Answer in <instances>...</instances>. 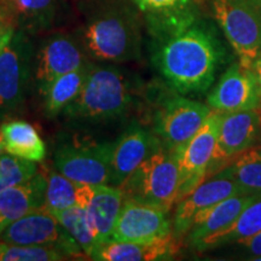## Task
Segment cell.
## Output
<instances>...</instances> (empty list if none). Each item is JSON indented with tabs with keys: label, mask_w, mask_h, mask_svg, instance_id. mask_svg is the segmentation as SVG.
<instances>
[{
	"label": "cell",
	"mask_w": 261,
	"mask_h": 261,
	"mask_svg": "<svg viewBox=\"0 0 261 261\" xmlns=\"http://www.w3.org/2000/svg\"><path fill=\"white\" fill-rule=\"evenodd\" d=\"M15 31L16 29L12 27V25L2 21V23H0V54H2V51L4 50V47L8 45V42L10 41V39L12 38Z\"/></svg>",
	"instance_id": "cell-32"
},
{
	"label": "cell",
	"mask_w": 261,
	"mask_h": 261,
	"mask_svg": "<svg viewBox=\"0 0 261 261\" xmlns=\"http://www.w3.org/2000/svg\"><path fill=\"white\" fill-rule=\"evenodd\" d=\"M2 242L21 246H44L58 249L70 259L86 254L58 219L45 207L16 220L0 236Z\"/></svg>",
	"instance_id": "cell-8"
},
{
	"label": "cell",
	"mask_w": 261,
	"mask_h": 261,
	"mask_svg": "<svg viewBox=\"0 0 261 261\" xmlns=\"http://www.w3.org/2000/svg\"><path fill=\"white\" fill-rule=\"evenodd\" d=\"M163 144L144 127L132 125L113 142L110 185L119 188L137 168Z\"/></svg>",
	"instance_id": "cell-16"
},
{
	"label": "cell",
	"mask_w": 261,
	"mask_h": 261,
	"mask_svg": "<svg viewBox=\"0 0 261 261\" xmlns=\"http://www.w3.org/2000/svg\"><path fill=\"white\" fill-rule=\"evenodd\" d=\"M255 198H257L255 196L238 194L198 213L192 220L190 230L187 233L188 243L192 248L203 238L224 230L233 223L241 212Z\"/></svg>",
	"instance_id": "cell-20"
},
{
	"label": "cell",
	"mask_w": 261,
	"mask_h": 261,
	"mask_svg": "<svg viewBox=\"0 0 261 261\" xmlns=\"http://www.w3.org/2000/svg\"><path fill=\"white\" fill-rule=\"evenodd\" d=\"M260 138L261 113L259 110L223 114L207 177L226 167L242 152L259 145Z\"/></svg>",
	"instance_id": "cell-11"
},
{
	"label": "cell",
	"mask_w": 261,
	"mask_h": 261,
	"mask_svg": "<svg viewBox=\"0 0 261 261\" xmlns=\"http://www.w3.org/2000/svg\"><path fill=\"white\" fill-rule=\"evenodd\" d=\"M5 148H4V140H3V136L2 132H0V158L5 154Z\"/></svg>",
	"instance_id": "cell-34"
},
{
	"label": "cell",
	"mask_w": 261,
	"mask_h": 261,
	"mask_svg": "<svg viewBox=\"0 0 261 261\" xmlns=\"http://www.w3.org/2000/svg\"><path fill=\"white\" fill-rule=\"evenodd\" d=\"M223 114L212 110L201 128L174 151L179 169L177 203L207 178Z\"/></svg>",
	"instance_id": "cell-9"
},
{
	"label": "cell",
	"mask_w": 261,
	"mask_h": 261,
	"mask_svg": "<svg viewBox=\"0 0 261 261\" xmlns=\"http://www.w3.org/2000/svg\"><path fill=\"white\" fill-rule=\"evenodd\" d=\"M237 243L252 256V259L261 260V231L252 237L238 241Z\"/></svg>",
	"instance_id": "cell-31"
},
{
	"label": "cell",
	"mask_w": 261,
	"mask_h": 261,
	"mask_svg": "<svg viewBox=\"0 0 261 261\" xmlns=\"http://www.w3.org/2000/svg\"><path fill=\"white\" fill-rule=\"evenodd\" d=\"M34 55L31 35L15 31L0 54V119L23 107L33 84Z\"/></svg>",
	"instance_id": "cell-6"
},
{
	"label": "cell",
	"mask_w": 261,
	"mask_h": 261,
	"mask_svg": "<svg viewBox=\"0 0 261 261\" xmlns=\"http://www.w3.org/2000/svg\"><path fill=\"white\" fill-rule=\"evenodd\" d=\"M213 10L238 63L252 69L261 57V0H213Z\"/></svg>",
	"instance_id": "cell-5"
},
{
	"label": "cell",
	"mask_w": 261,
	"mask_h": 261,
	"mask_svg": "<svg viewBox=\"0 0 261 261\" xmlns=\"http://www.w3.org/2000/svg\"><path fill=\"white\" fill-rule=\"evenodd\" d=\"M169 212L125 198L112 240L122 242H150L172 234Z\"/></svg>",
	"instance_id": "cell-14"
},
{
	"label": "cell",
	"mask_w": 261,
	"mask_h": 261,
	"mask_svg": "<svg viewBox=\"0 0 261 261\" xmlns=\"http://www.w3.org/2000/svg\"><path fill=\"white\" fill-rule=\"evenodd\" d=\"M37 173V162L17 158L9 152H5L0 158V179L6 185V188L23 184L31 180Z\"/></svg>",
	"instance_id": "cell-29"
},
{
	"label": "cell",
	"mask_w": 261,
	"mask_h": 261,
	"mask_svg": "<svg viewBox=\"0 0 261 261\" xmlns=\"http://www.w3.org/2000/svg\"><path fill=\"white\" fill-rule=\"evenodd\" d=\"M211 112L208 104L181 96L173 97L163 104L156 115V136L165 148L175 151L194 137Z\"/></svg>",
	"instance_id": "cell-12"
},
{
	"label": "cell",
	"mask_w": 261,
	"mask_h": 261,
	"mask_svg": "<svg viewBox=\"0 0 261 261\" xmlns=\"http://www.w3.org/2000/svg\"><path fill=\"white\" fill-rule=\"evenodd\" d=\"M64 9L65 0H0L2 21L31 37L55 27Z\"/></svg>",
	"instance_id": "cell-17"
},
{
	"label": "cell",
	"mask_w": 261,
	"mask_h": 261,
	"mask_svg": "<svg viewBox=\"0 0 261 261\" xmlns=\"http://www.w3.org/2000/svg\"><path fill=\"white\" fill-rule=\"evenodd\" d=\"M91 64L92 62L90 61L79 69L69 71L52 81L46 91L42 93L44 112L48 117L61 115L65 108L76 99L89 75Z\"/></svg>",
	"instance_id": "cell-24"
},
{
	"label": "cell",
	"mask_w": 261,
	"mask_h": 261,
	"mask_svg": "<svg viewBox=\"0 0 261 261\" xmlns=\"http://www.w3.org/2000/svg\"><path fill=\"white\" fill-rule=\"evenodd\" d=\"M76 182L58 171L48 172L46 177L44 207L52 214L76 205Z\"/></svg>",
	"instance_id": "cell-27"
},
{
	"label": "cell",
	"mask_w": 261,
	"mask_h": 261,
	"mask_svg": "<svg viewBox=\"0 0 261 261\" xmlns=\"http://www.w3.org/2000/svg\"><path fill=\"white\" fill-rule=\"evenodd\" d=\"M148 21L188 10L190 0H132Z\"/></svg>",
	"instance_id": "cell-30"
},
{
	"label": "cell",
	"mask_w": 261,
	"mask_h": 261,
	"mask_svg": "<svg viewBox=\"0 0 261 261\" xmlns=\"http://www.w3.org/2000/svg\"><path fill=\"white\" fill-rule=\"evenodd\" d=\"M5 151L17 158L41 162L46 158V145L34 126L23 120H12L0 126Z\"/></svg>",
	"instance_id": "cell-22"
},
{
	"label": "cell",
	"mask_w": 261,
	"mask_h": 261,
	"mask_svg": "<svg viewBox=\"0 0 261 261\" xmlns=\"http://www.w3.org/2000/svg\"><path fill=\"white\" fill-rule=\"evenodd\" d=\"M230 165L241 194L261 197V145L242 152Z\"/></svg>",
	"instance_id": "cell-26"
},
{
	"label": "cell",
	"mask_w": 261,
	"mask_h": 261,
	"mask_svg": "<svg viewBox=\"0 0 261 261\" xmlns=\"http://www.w3.org/2000/svg\"><path fill=\"white\" fill-rule=\"evenodd\" d=\"M132 0H86L76 37L90 60L125 63L138 60L142 29Z\"/></svg>",
	"instance_id": "cell-2"
},
{
	"label": "cell",
	"mask_w": 261,
	"mask_h": 261,
	"mask_svg": "<svg viewBox=\"0 0 261 261\" xmlns=\"http://www.w3.org/2000/svg\"><path fill=\"white\" fill-rule=\"evenodd\" d=\"M241 194L231 165L204 179L187 197L177 203L173 217V234L187 236L194 218L212 205Z\"/></svg>",
	"instance_id": "cell-13"
},
{
	"label": "cell",
	"mask_w": 261,
	"mask_h": 261,
	"mask_svg": "<svg viewBox=\"0 0 261 261\" xmlns=\"http://www.w3.org/2000/svg\"><path fill=\"white\" fill-rule=\"evenodd\" d=\"M125 196L113 185H92L86 210L96 232L98 243L112 240V234L122 210Z\"/></svg>",
	"instance_id": "cell-21"
},
{
	"label": "cell",
	"mask_w": 261,
	"mask_h": 261,
	"mask_svg": "<svg viewBox=\"0 0 261 261\" xmlns=\"http://www.w3.org/2000/svg\"><path fill=\"white\" fill-rule=\"evenodd\" d=\"M174 234L150 242L107 241L99 243L90 257L97 261H155L169 260L178 253Z\"/></svg>",
	"instance_id": "cell-18"
},
{
	"label": "cell",
	"mask_w": 261,
	"mask_h": 261,
	"mask_svg": "<svg viewBox=\"0 0 261 261\" xmlns=\"http://www.w3.org/2000/svg\"><path fill=\"white\" fill-rule=\"evenodd\" d=\"M91 60L75 35L54 33L41 41L34 55L33 85L42 94L62 75L79 69Z\"/></svg>",
	"instance_id": "cell-10"
},
{
	"label": "cell",
	"mask_w": 261,
	"mask_h": 261,
	"mask_svg": "<svg viewBox=\"0 0 261 261\" xmlns=\"http://www.w3.org/2000/svg\"><path fill=\"white\" fill-rule=\"evenodd\" d=\"M261 231V197H257L247 205L241 214L224 230L215 232L196 243L194 249L198 252L237 243L244 238L252 237Z\"/></svg>",
	"instance_id": "cell-23"
},
{
	"label": "cell",
	"mask_w": 261,
	"mask_h": 261,
	"mask_svg": "<svg viewBox=\"0 0 261 261\" xmlns=\"http://www.w3.org/2000/svg\"><path fill=\"white\" fill-rule=\"evenodd\" d=\"M207 104L221 114L259 110V91L253 70L240 63L230 65L208 94Z\"/></svg>",
	"instance_id": "cell-15"
},
{
	"label": "cell",
	"mask_w": 261,
	"mask_h": 261,
	"mask_svg": "<svg viewBox=\"0 0 261 261\" xmlns=\"http://www.w3.org/2000/svg\"><path fill=\"white\" fill-rule=\"evenodd\" d=\"M133 102V85L112 64H91L79 96L62 113L68 122L93 126L122 117Z\"/></svg>",
	"instance_id": "cell-3"
},
{
	"label": "cell",
	"mask_w": 261,
	"mask_h": 261,
	"mask_svg": "<svg viewBox=\"0 0 261 261\" xmlns=\"http://www.w3.org/2000/svg\"><path fill=\"white\" fill-rule=\"evenodd\" d=\"M125 198L169 212L177 204L179 169L174 151L161 146L119 187Z\"/></svg>",
	"instance_id": "cell-4"
},
{
	"label": "cell",
	"mask_w": 261,
	"mask_h": 261,
	"mask_svg": "<svg viewBox=\"0 0 261 261\" xmlns=\"http://www.w3.org/2000/svg\"><path fill=\"white\" fill-rule=\"evenodd\" d=\"M155 67L180 94L204 93L215 80L224 51L215 35L195 18L156 35Z\"/></svg>",
	"instance_id": "cell-1"
},
{
	"label": "cell",
	"mask_w": 261,
	"mask_h": 261,
	"mask_svg": "<svg viewBox=\"0 0 261 261\" xmlns=\"http://www.w3.org/2000/svg\"><path fill=\"white\" fill-rule=\"evenodd\" d=\"M46 177L37 173L31 180L0 192V236L12 223L44 207Z\"/></svg>",
	"instance_id": "cell-19"
},
{
	"label": "cell",
	"mask_w": 261,
	"mask_h": 261,
	"mask_svg": "<svg viewBox=\"0 0 261 261\" xmlns=\"http://www.w3.org/2000/svg\"><path fill=\"white\" fill-rule=\"evenodd\" d=\"M0 23H2V17H0Z\"/></svg>",
	"instance_id": "cell-35"
},
{
	"label": "cell",
	"mask_w": 261,
	"mask_h": 261,
	"mask_svg": "<svg viewBox=\"0 0 261 261\" xmlns=\"http://www.w3.org/2000/svg\"><path fill=\"white\" fill-rule=\"evenodd\" d=\"M113 143L63 142L55 151L56 169L76 184H110Z\"/></svg>",
	"instance_id": "cell-7"
},
{
	"label": "cell",
	"mask_w": 261,
	"mask_h": 261,
	"mask_svg": "<svg viewBox=\"0 0 261 261\" xmlns=\"http://www.w3.org/2000/svg\"><path fill=\"white\" fill-rule=\"evenodd\" d=\"M70 259L58 249L44 246H21L0 242V261H61Z\"/></svg>",
	"instance_id": "cell-28"
},
{
	"label": "cell",
	"mask_w": 261,
	"mask_h": 261,
	"mask_svg": "<svg viewBox=\"0 0 261 261\" xmlns=\"http://www.w3.org/2000/svg\"><path fill=\"white\" fill-rule=\"evenodd\" d=\"M70 236L76 241L86 256H91L98 247V240L91 223L89 212L80 205H73L54 214Z\"/></svg>",
	"instance_id": "cell-25"
},
{
	"label": "cell",
	"mask_w": 261,
	"mask_h": 261,
	"mask_svg": "<svg viewBox=\"0 0 261 261\" xmlns=\"http://www.w3.org/2000/svg\"><path fill=\"white\" fill-rule=\"evenodd\" d=\"M254 75H255V80L257 85V91H259V98H260V109L259 112L261 113V57L255 62L254 67L252 68Z\"/></svg>",
	"instance_id": "cell-33"
}]
</instances>
